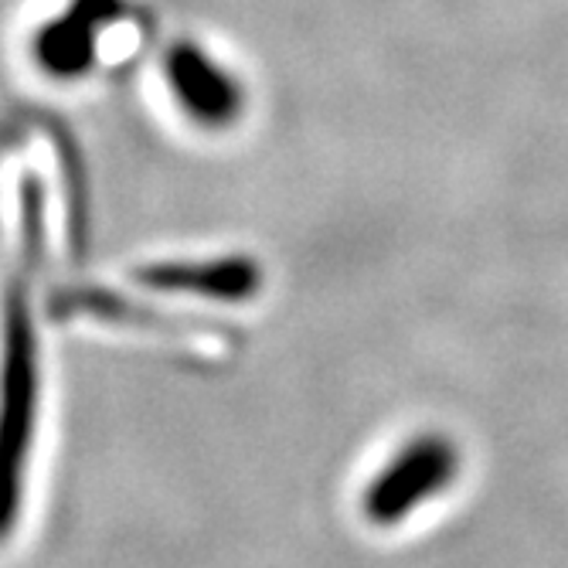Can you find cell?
<instances>
[{
  "label": "cell",
  "mask_w": 568,
  "mask_h": 568,
  "mask_svg": "<svg viewBox=\"0 0 568 568\" xmlns=\"http://www.w3.org/2000/svg\"><path fill=\"white\" fill-rule=\"evenodd\" d=\"M0 354V538H8L24 504L28 456L38 423V344L24 283L8 296Z\"/></svg>",
  "instance_id": "cell-1"
},
{
  "label": "cell",
  "mask_w": 568,
  "mask_h": 568,
  "mask_svg": "<svg viewBox=\"0 0 568 568\" xmlns=\"http://www.w3.org/2000/svg\"><path fill=\"white\" fill-rule=\"evenodd\" d=\"M459 477V446L443 433H423L402 446L361 494V510L378 528L402 525L412 510L439 497Z\"/></svg>",
  "instance_id": "cell-2"
}]
</instances>
